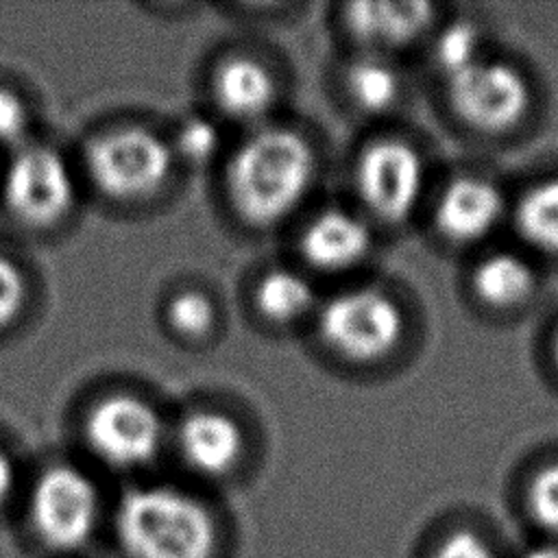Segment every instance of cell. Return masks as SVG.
<instances>
[{
	"label": "cell",
	"instance_id": "83f0119b",
	"mask_svg": "<svg viewBox=\"0 0 558 558\" xmlns=\"http://www.w3.org/2000/svg\"><path fill=\"white\" fill-rule=\"evenodd\" d=\"M551 360H554V366L558 371V325H556L554 336H551Z\"/></svg>",
	"mask_w": 558,
	"mask_h": 558
},
{
	"label": "cell",
	"instance_id": "8992f818",
	"mask_svg": "<svg viewBox=\"0 0 558 558\" xmlns=\"http://www.w3.org/2000/svg\"><path fill=\"white\" fill-rule=\"evenodd\" d=\"M100 497L76 466L57 464L39 475L31 495V519L39 538L59 551L83 547L96 532Z\"/></svg>",
	"mask_w": 558,
	"mask_h": 558
},
{
	"label": "cell",
	"instance_id": "30bf717a",
	"mask_svg": "<svg viewBox=\"0 0 558 558\" xmlns=\"http://www.w3.org/2000/svg\"><path fill=\"white\" fill-rule=\"evenodd\" d=\"M508 214L501 187L480 174L451 179L434 209L436 229L451 244H475L486 240Z\"/></svg>",
	"mask_w": 558,
	"mask_h": 558
},
{
	"label": "cell",
	"instance_id": "cb8c5ba5",
	"mask_svg": "<svg viewBox=\"0 0 558 558\" xmlns=\"http://www.w3.org/2000/svg\"><path fill=\"white\" fill-rule=\"evenodd\" d=\"M26 296L24 277L15 264L0 255V327L9 325L22 310Z\"/></svg>",
	"mask_w": 558,
	"mask_h": 558
},
{
	"label": "cell",
	"instance_id": "9a60e30c",
	"mask_svg": "<svg viewBox=\"0 0 558 558\" xmlns=\"http://www.w3.org/2000/svg\"><path fill=\"white\" fill-rule=\"evenodd\" d=\"M214 98L229 118L255 122L272 107L275 83L262 63L248 57H233L216 70Z\"/></svg>",
	"mask_w": 558,
	"mask_h": 558
},
{
	"label": "cell",
	"instance_id": "4fadbf2b",
	"mask_svg": "<svg viewBox=\"0 0 558 558\" xmlns=\"http://www.w3.org/2000/svg\"><path fill=\"white\" fill-rule=\"evenodd\" d=\"M434 20L427 2H353L344 22L355 39L375 48H399L414 41Z\"/></svg>",
	"mask_w": 558,
	"mask_h": 558
},
{
	"label": "cell",
	"instance_id": "9c48e42d",
	"mask_svg": "<svg viewBox=\"0 0 558 558\" xmlns=\"http://www.w3.org/2000/svg\"><path fill=\"white\" fill-rule=\"evenodd\" d=\"M4 203L31 227L61 220L74 203V179L65 159L48 146H22L4 174Z\"/></svg>",
	"mask_w": 558,
	"mask_h": 558
},
{
	"label": "cell",
	"instance_id": "484cf974",
	"mask_svg": "<svg viewBox=\"0 0 558 558\" xmlns=\"http://www.w3.org/2000/svg\"><path fill=\"white\" fill-rule=\"evenodd\" d=\"M15 484V469L4 449H0V506L9 499Z\"/></svg>",
	"mask_w": 558,
	"mask_h": 558
},
{
	"label": "cell",
	"instance_id": "ba28073f",
	"mask_svg": "<svg viewBox=\"0 0 558 558\" xmlns=\"http://www.w3.org/2000/svg\"><path fill=\"white\" fill-rule=\"evenodd\" d=\"M85 438L105 464L137 469L153 462L159 453L163 425L146 401L131 395H113L89 410Z\"/></svg>",
	"mask_w": 558,
	"mask_h": 558
},
{
	"label": "cell",
	"instance_id": "ac0fdd59",
	"mask_svg": "<svg viewBox=\"0 0 558 558\" xmlns=\"http://www.w3.org/2000/svg\"><path fill=\"white\" fill-rule=\"evenodd\" d=\"M347 92L353 105L366 113L390 109L399 96V74L377 57H362L347 68Z\"/></svg>",
	"mask_w": 558,
	"mask_h": 558
},
{
	"label": "cell",
	"instance_id": "5bb4252c",
	"mask_svg": "<svg viewBox=\"0 0 558 558\" xmlns=\"http://www.w3.org/2000/svg\"><path fill=\"white\" fill-rule=\"evenodd\" d=\"M471 286L477 299L497 312H512L530 303L538 277L527 257L514 251H493L473 268Z\"/></svg>",
	"mask_w": 558,
	"mask_h": 558
},
{
	"label": "cell",
	"instance_id": "4316f807",
	"mask_svg": "<svg viewBox=\"0 0 558 558\" xmlns=\"http://www.w3.org/2000/svg\"><path fill=\"white\" fill-rule=\"evenodd\" d=\"M521 558H558V538H547L530 545Z\"/></svg>",
	"mask_w": 558,
	"mask_h": 558
},
{
	"label": "cell",
	"instance_id": "5b68a950",
	"mask_svg": "<svg viewBox=\"0 0 558 558\" xmlns=\"http://www.w3.org/2000/svg\"><path fill=\"white\" fill-rule=\"evenodd\" d=\"M447 98L456 116L469 126L482 133H501L523 120L532 89L517 65L484 54L447 78Z\"/></svg>",
	"mask_w": 558,
	"mask_h": 558
},
{
	"label": "cell",
	"instance_id": "2e32d148",
	"mask_svg": "<svg viewBox=\"0 0 558 558\" xmlns=\"http://www.w3.org/2000/svg\"><path fill=\"white\" fill-rule=\"evenodd\" d=\"M519 240L536 253L558 255V177L532 183L510 209Z\"/></svg>",
	"mask_w": 558,
	"mask_h": 558
},
{
	"label": "cell",
	"instance_id": "8fae6325",
	"mask_svg": "<svg viewBox=\"0 0 558 558\" xmlns=\"http://www.w3.org/2000/svg\"><path fill=\"white\" fill-rule=\"evenodd\" d=\"M177 445L183 460L201 475H225L231 471L244 447L242 432L227 414L198 410L187 414L177 432Z\"/></svg>",
	"mask_w": 558,
	"mask_h": 558
},
{
	"label": "cell",
	"instance_id": "7402d4cb",
	"mask_svg": "<svg viewBox=\"0 0 558 558\" xmlns=\"http://www.w3.org/2000/svg\"><path fill=\"white\" fill-rule=\"evenodd\" d=\"M220 146V131L218 126L207 120V118H187L181 122L177 137H174V148L177 153L190 161V163H207Z\"/></svg>",
	"mask_w": 558,
	"mask_h": 558
},
{
	"label": "cell",
	"instance_id": "d6986e66",
	"mask_svg": "<svg viewBox=\"0 0 558 558\" xmlns=\"http://www.w3.org/2000/svg\"><path fill=\"white\" fill-rule=\"evenodd\" d=\"M482 57V35L475 24L464 20L447 24L434 41V61L445 78L466 70Z\"/></svg>",
	"mask_w": 558,
	"mask_h": 558
},
{
	"label": "cell",
	"instance_id": "d4e9b609",
	"mask_svg": "<svg viewBox=\"0 0 558 558\" xmlns=\"http://www.w3.org/2000/svg\"><path fill=\"white\" fill-rule=\"evenodd\" d=\"M28 111L22 98L9 89H0V144L15 146L26 137Z\"/></svg>",
	"mask_w": 558,
	"mask_h": 558
},
{
	"label": "cell",
	"instance_id": "7a4b0ae2",
	"mask_svg": "<svg viewBox=\"0 0 558 558\" xmlns=\"http://www.w3.org/2000/svg\"><path fill=\"white\" fill-rule=\"evenodd\" d=\"M116 534L129 558H211L218 543L209 510L172 486L129 490L116 512Z\"/></svg>",
	"mask_w": 558,
	"mask_h": 558
},
{
	"label": "cell",
	"instance_id": "7c38bea8",
	"mask_svg": "<svg viewBox=\"0 0 558 558\" xmlns=\"http://www.w3.org/2000/svg\"><path fill=\"white\" fill-rule=\"evenodd\" d=\"M368 225L340 207L320 211L305 229L301 248L307 262L323 270H344L360 264L371 251Z\"/></svg>",
	"mask_w": 558,
	"mask_h": 558
},
{
	"label": "cell",
	"instance_id": "6da1fadb",
	"mask_svg": "<svg viewBox=\"0 0 558 558\" xmlns=\"http://www.w3.org/2000/svg\"><path fill=\"white\" fill-rule=\"evenodd\" d=\"M314 153L294 131L272 126L240 144L227 168V192L238 216L253 227L286 220L305 198Z\"/></svg>",
	"mask_w": 558,
	"mask_h": 558
},
{
	"label": "cell",
	"instance_id": "277c9868",
	"mask_svg": "<svg viewBox=\"0 0 558 558\" xmlns=\"http://www.w3.org/2000/svg\"><path fill=\"white\" fill-rule=\"evenodd\" d=\"M320 338L342 357L373 362L388 355L403 336L397 301L375 288H355L329 299L318 318Z\"/></svg>",
	"mask_w": 558,
	"mask_h": 558
},
{
	"label": "cell",
	"instance_id": "603a6c76",
	"mask_svg": "<svg viewBox=\"0 0 558 558\" xmlns=\"http://www.w3.org/2000/svg\"><path fill=\"white\" fill-rule=\"evenodd\" d=\"M432 558H497L493 545L475 530H453L434 549Z\"/></svg>",
	"mask_w": 558,
	"mask_h": 558
},
{
	"label": "cell",
	"instance_id": "3957f363",
	"mask_svg": "<svg viewBox=\"0 0 558 558\" xmlns=\"http://www.w3.org/2000/svg\"><path fill=\"white\" fill-rule=\"evenodd\" d=\"M172 166V148L144 126H120L98 135L87 148L92 181L111 198L129 201L163 185Z\"/></svg>",
	"mask_w": 558,
	"mask_h": 558
},
{
	"label": "cell",
	"instance_id": "e0dca14e",
	"mask_svg": "<svg viewBox=\"0 0 558 558\" xmlns=\"http://www.w3.org/2000/svg\"><path fill=\"white\" fill-rule=\"evenodd\" d=\"M314 290L310 281L294 270H270L255 288V305L272 323H292L310 312Z\"/></svg>",
	"mask_w": 558,
	"mask_h": 558
},
{
	"label": "cell",
	"instance_id": "44dd1931",
	"mask_svg": "<svg viewBox=\"0 0 558 558\" xmlns=\"http://www.w3.org/2000/svg\"><path fill=\"white\" fill-rule=\"evenodd\" d=\"M168 323L183 336H205L216 323V307L207 294L196 290L179 292L168 303Z\"/></svg>",
	"mask_w": 558,
	"mask_h": 558
},
{
	"label": "cell",
	"instance_id": "ffe728a7",
	"mask_svg": "<svg viewBox=\"0 0 558 558\" xmlns=\"http://www.w3.org/2000/svg\"><path fill=\"white\" fill-rule=\"evenodd\" d=\"M525 499L534 523L558 538V462H549L534 473Z\"/></svg>",
	"mask_w": 558,
	"mask_h": 558
},
{
	"label": "cell",
	"instance_id": "52a82bcc",
	"mask_svg": "<svg viewBox=\"0 0 558 558\" xmlns=\"http://www.w3.org/2000/svg\"><path fill=\"white\" fill-rule=\"evenodd\" d=\"M355 185L371 214L384 222H403L421 201L425 161L410 142L381 137L360 153Z\"/></svg>",
	"mask_w": 558,
	"mask_h": 558
}]
</instances>
